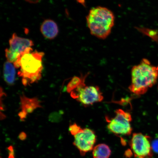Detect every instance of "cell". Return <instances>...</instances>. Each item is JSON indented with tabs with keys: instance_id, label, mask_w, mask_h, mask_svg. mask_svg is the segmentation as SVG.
<instances>
[{
	"instance_id": "cell-15",
	"label": "cell",
	"mask_w": 158,
	"mask_h": 158,
	"mask_svg": "<svg viewBox=\"0 0 158 158\" xmlns=\"http://www.w3.org/2000/svg\"><path fill=\"white\" fill-rule=\"evenodd\" d=\"M152 147L153 151L155 153L158 154V138L154 140L152 143Z\"/></svg>"
},
{
	"instance_id": "cell-5",
	"label": "cell",
	"mask_w": 158,
	"mask_h": 158,
	"mask_svg": "<svg viewBox=\"0 0 158 158\" xmlns=\"http://www.w3.org/2000/svg\"><path fill=\"white\" fill-rule=\"evenodd\" d=\"M107 127L112 133L116 135H129L132 131L130 122L132 121L131 114L121 109L115 111V116L111 118L106 117Z\"/></svg>"
},
{
	"instance_id": "cell-6",
	"label": "cell",
	"mask_w": 158,
	"mask_h": 158,
	"mask_svg": "<svg viewBox=\"0 0 158 158\" xmlns=\"http://www.w3.org/2000/svg\"><path fill=\"white\" fill-rule=\"evenodd\" d=\"M10 48L5 50V56L8 61L13 64L17 61L26 49L34 45L31 40L22 38L13 33L9 40Z\"/></svg>"
},
{
	"instance_id": "cell-18",
	"label": "cell",
	"mask_w": 158,
	"mask_h": 158,
	"mask_svg": "<svg viewBox=\"0 0 158 158\" xmlns=\"http://www.w3.org/2000/svg\"><path fill=\"white\" fill-rule=\"evenodd\" d=\"M27 2L31 3H37L39 2L41 0H25Z\"/></svg>"
},
{
	"instance_id": "cell-4",
	"label": "cell",
	"mask_w": 158,
	"mask_h": 158,
	"mask_svg": "<svg viewBox=\"0 0 158 158\" xmlns=\"http://www.w3.org/2000/svg\"><path fill=\"white\" fill-rule=\"evenodd\" d=\"M85 80L70 93L71 96L85 106L102 102L103 96L98 86H86Z\"/></svg>"
},
{
	"instance_id": "cell-12",
	"label": "cell",
	"mask_w": 158,
	"mask_h": 158,
	"mask_svg": "<svg viewBox=\"0 0 158 158\" xmlns=\"http://www.w3.org/2000/svg\"><path fill=\"white\" fill-rule=\"evenodd\" d=\"M111 151L109 147L106 144H98L93 150V156L94 158H109Z\"/></svg>"
},
{
	"instance_id": "cell-8",
	"label": "cell",
	"mask_w": 158,
	"mask_h": 158,
	"mask_svg": "<svg viewBox=\"0 0 158 158\" xmlns=\"http://www.w3.org/2000/svg\"><path fill=\"white\" fill-rule=\"evenodd\" d=\"M74 137L73 144L79 150L81 155L84 156L93 150L96 141V136L92 130L81 127Z\"/></svg>"
},
{
	"instance_id": "cell-14",
	"label": "cell",
	"mask_w": 158,
	"mask_h": 158,
	"mask_svg": "<svg viewBox=\"0 0 158 158\" xmlns=\"http://www.w3.org/2000/svg\"><path fill=\"white\" fill-rule=\"evenodd\" d=\"M7 149L8 152V158H15V150L13 146H9Z\"/></svg>"
},
{
	"instance_id": "cell-1",
	"label": "cell",
	"mask_w": 158,
	"mask_h": 158,
	"mask_svg": "<svg viewBox=\"0 0 158 158\" xmlns=\"http://www.w3.org/2000/svg\"><path fill=\"white\" fill-rule=\"evenodd\" d=\"M33 50L31 47L27 48L13 64L15 68L19 69L18 75L25 86L38 82L41 77L44 53Z\"/></svg>"
},
{
	"instance_id": "cell-7",
	"label": "cell",
	"mask_w": 158,
	"mask_h": 158,
	"mask_svg": "<svg viewBox=\"0 0 158 158\" xmlns=\"http://www.w3.org/2000/svg\"><path fill=\"white\" fill-rule=\"evenodd\" d=\"M149 137L141 133H134L130 142V145L136 158H151L152 149Z\"/></svg>"
},
{
	"instance_id": "cell-10",
	"label": "cell",
	"mask_w": 158,
	"mask_h": 158,
	"mask_svg": "<svg viewBox=\"0 0 158 158\" xmlns=\"http://www.w3.org/2000/svg\"><path fill=\"white\" fill-rule=\"evenodd\" d=\"M41 33L45 38L52 40L58 35L59 29L56 23L52 20H45L42 23L40 27Z\"/></svg>"
},
{
	"instance_id": "cell-19",
	"label": "cell",
	"mask_w": 158,
	"mask_h": 158,
	"mask_svg": "<svg viewBox=\"0 0 158 158\" xmlns=\"http://www.w3.org/2000/svg\"><path fill=\"white\" fill-rule=\"evenodd\" d=\"M157 67H158V66Z\"/></svg>"
},
{
	"instance_id": "cell-2",
	"label": "cell",
	"mask_w": 158,
	"mask_h": 158,
	"mask_svg": "<svg viewBox=\"0 0 158 158\" xmlns=\"http://www.w3.org/2000/svg\"><path fill=\"white\" fill-rule=\"evenodd\" d=\"M158 77V67L153 66L147 59H143L139 64L132 68L129 90L137 95L145 94L157 82Z\"/></svg>"
},
{
	"instance_id": "cell-3",
	"label": "cell",
	"mask_w": 158,
	"mask_h": 158,
	"mask_svg": "<svg viewBox=\"0 0 158 158\" xmlns=\"http://www.w3.org/2000/svg\"><path fill=\"white\" fill-rule=\"evenodd\" d=\"M86 21L91 34L98 38L104 39L111 32L114 25V17L110 10L98 6L90 10Z\"/></svg>"
},
{
	"instance_id": "cell-16",
	"label": "cell",
	"mask_w": 158,
	"mask_h": 158,
	"mask_svg": "<svg viewBox=\"0 0 158 158\" xmlns=\"http://www.w3.org/2000/svg\"><path fill=\"white\" fill-rule=\"evenodd\" d=\"M27 135L24 132H22L19 135V138L21 141H24L27 138Z\"/></svg>"
},
{
	"instance_id": "cell-17",
	"label": "cell",
	"mask_w": 158,
	"mask_h": 158,
	"mask_svg": "<svg viewBox=\"0 0 158 158\" xmlns=\"http://www.w3.org/2000/svg\"><path fill=\"white\" fill-rule=\"evenodd\" d=\"M132 151L131 150H127L126 151L125 153V155L126 157L128 158L131 157L132 156Z\"/></svg>"
},
{
	"instance_id": "cell-11",
	"label": "cell",
	"mask_w": 158,
	"mask_h": 158,
	"mask_svg": "<svg viewBox=\"0 0 158 158\" xmlns=\"http://www.w3.org/2000/svg\"><path fill=\"white\" fill-rule=\"evenodd\" d=\"M14 65L9 61L5 62L3 66V76L5 82L9 85H13L15 80V70Z\"/></svg>"
},
{
	"instance_id": "cell-9",
	"label": "cell",
	"mask_w": 158,
	"mask_h": 158,
	"mask_svg": "<svg viewBox=\"0 0 158 158\" xmlns=\"http://www.w3.org/2000/svg\"><path fill=\"white\" fill-rule=\"evenodd\" d=\"M20 98L21 110L19 116L21 120H24L27 114L37 108L41 107L40 102L36 98H29L24 95L21 96Z\"/></svg>"
},
{
	"instance_id": "cell-13",
	"label": "cell",
	"mask_w": 158,
	"mask_h": 158,
	"mask_svg": "<svg viewBox=\"0 0 158 158\" xmlns=\"http://www.w3.org/2000/svg\"><path fill=\"white\" fill-rule=\"evenodd\" d=\"M85 77H82L79 78L78 77H75L73 78L67 86V90L69 93H71L73 90L76 89L82 82L85 80Z\"/></svg>"
}]
</instances>
